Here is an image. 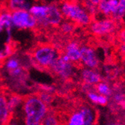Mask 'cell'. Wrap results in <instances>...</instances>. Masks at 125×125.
I'll return each mask as SVG.
<instances>
[{"label":"cell","instance_id":"1","mask_svg":"<svg viewBox=\"0 0 125 125\" xmlns=\"http://www.w3.org/2000/svg\"><path fill=\"white\" fill-rule=\"evenodd\" d=\"M64 53V48L52 41L37 43L26 52L31 64L38 70L47 73L51 64Z\"/></svg>","mask_w":125,"mask_h":125},{"label":"cell","instance_id":"2","mask_svg":"<svg viewBox=\"0 0 125 125\" xmlns=\"http://www.w3.org/2000/svg\"><path fill=\"white\" fill-rule=\"evenodd\" d=\"M58 5L64 20H70L79 26H88L94 17L77 0H59Z\"/></svg>","mask_w":125,"mask_h":125},{"label":"cell","instance_id":"3","mask_svg":"<svg viewBox=\"0 0 125 125\" xmlns=\"http://www.w3.org/2000/svg\"><path fill=\"white\" fill-rule=\"evenodd\" d=\"M24 121L28 125H39L48 112V106L35 94L22 96Z\"/></svg>","mask_w":125,"mask_h":125},{"label":"cell","instance_id":"4","mask_svg":"<svg viewBox=\"0 0 125 125\" xmlns=\"http://www.w3.org/2000/svg\"><path fill=\"white\" fill-rule=\"evenodd\" d=\"M74 67L67 55L64 53L51 64L47 73L63 83L73 82L75 76Z\"/></svg>","mask_w":125,"mask_h":125},{"label":"cell","instance_id":"5","mask_svg":"<svg viewBox=\"0 0 125 125\" xmlns=\"http://www.w3.org/2000/svg\"><path fill=\"white\" fill-rule=\"evenodd\" d=\"M91 33L96 37H106L114 34L117 29V21L112 18L105 17L93 20L88 26Z\"/></svg>","mask_w":125,"mask_h":125},{"label":"cell","instance_id":"6","mask_svg":"<svg viewBox=\"0 0 125 125\" xmlns=\"http://www.w3.org/2000/svg\"><path fill=\"white\" fill-rule=\"evenodd\" d=\"M80 47L81 43L79 40L71 37L64 43V51L73 66L76 68L82 69L83 67L80 62Z\"/></svg>","mask_w":125,"mask_h":125},{"label":"cell","instance_id":"7","mask_svg":"<svg viewBox=\"0 0 125 125\" xmlns=\"http://www.w3.org/2000/svg\"><path fill=\"white\" fill-rule=\"evenodd\" d=\"M80 62L83 67L98 69L100 61L95 49L89 45H81Z\"/></svg>","mask_w":125,"mask_h":125},{"label":"cell","instance_id":"8","mask_svg":"<svg viewBox=\"0 0 125 125\" xmlns=\"http://www.w3.org/2000/svg\"><path fill=\"white\" fill-rule=\"evenodd\" d=\"M12 23L20 29H31L36 26L37 21L32 14H29L27 10H15L11 13Z\"/></svg>","mask_w":125,"mask_h":125},{"label":"cell","instance_id":"9","mask_svg":"<svg viewBox=\"0 0 125 125\" xmlns=\"http://www.w3.org/2000/svg\"><path fill=\"white\" fill-rule=\"evenodd\" d=\"M79 112L83 115L84 125L95 124L97 121V113L96 109L91 105L85 103H74Z\"/></svg>","mask_w":125,"mask_h":125},{"label":"cell","instance_id":"10","mask_svg":"<svg viewBox=\"0 0 125 125\" xmlns=\"http://www.w3.org/2000/svg\"><path fill=\"white\" fill-rule=\"evenodd\" d=\"M14 115L10 113L8 107L7 97L4 88L0 89V124H8L13 119Z\"/></svg>","mask_w":125,"mask_h":125},{"label":"cell","instance_id":"11","mask_svg":"<svg viewBox=\"0 0 125 125\" xmlns=\"http://www.w3.org/2000/svg\"><path fill=\"white\" fill-rule=\"evenodd\" d=\"M81 79L84 84L95 85L100 81H102V76L97 69H92V68H82L81 71Z\"/></svg>","mask_w":125,"mask_h":125},{"label":"cell","instance_id":"12","mask_svg":"<svg viewBox=\"0 0 125 125\" xmlns=\"http://www.w3.org/2000/svg\"><path fill=\"white\" fill-rule=\"evenodd\" d=\"M118 0H101L97 4L98 12L105 17H109L115 12Z\"/></svg>","mask_w":125,"mask_h":125},{"label":"cell","instance_id":"13","mask_svg":"<svg viewBox=\"0 0 125 125\" xmlns=\"http://www.w3.org/2000/svg\"><path fill=\"white\" fill-rule=\"evenodd\" d=\"M41 124L47 125H58L62 124L61 117L58 109H48V112L45 115L41 121Z\"/></svg>","mask_w":125,"mask_h":125},{"label":"cell","instance_id":"14","mask_svg":"<svg viewBox=\"0 0 125 125\" xmlns=\"http://www.w3.org/2000/svg\"><path fill=\"white\" fill-rule=\"evenodd\" d=\"M88 98L95 104H98L100 106H106L107 105L109 102V97H106L104 95H102L99 93H97L95 89L92 90L90 92H87Z\"/></svg>","mask_w":125,"mask_h":125},{"label":"cell","instance_id":"15","mask_svg":"<svg viewBox=\"0 0 125 125\" xmlns=\"http://www.w3.org/2000/svg\"><path fill=\"white\" fill-rule=\"evenodd\" d=\"M35 94L43 102V103L49 106L51 105L53 101L55 99V92H48V91H45V90H41V89H38L36 90V92Z\"/></svg>","mask_w":125,"mask_h":125},{"label":"cell","instance_id":"16","mask_svg":"<svg viewBox=\"0 0 125 125\" xmlns=\"http://www.w3.org/2000/svg\"><path fill=\"white\" fill-rule=\"evenodd\" d=\"M94 89L97 93L108 97H111L113 92V90L110 85L104 81H100V83L96 84L94 85Z\"/></svg>","mask_w":125,"mask_h":125},{"label":"cell","instance_id":"17","mask_svg":"<svg viewBox=\"0 0 125 125\" xmlns=\"http://www.w3.org/2000/svg\"><path fill=\"white\" fill-rule=\"evenodd\" d=\"M12 20H11L10 13L2 12L0 13V31L4 28H6L8 34L10 35V28L12 27Z\"/></svg>","mask_w":125,"mask_h":125},{"label":"cell","instance_id":"18","mask_svg":"<svg viewBox=\"0 0 125 125\" xmlns=\"http://www.w3.org/2000/svg\"><path fill=\"white\" fill-rule=\"evenodd\" d=\"M111 17L117 22L122 20L125 17V0H118L117 8Z\"/></svg>","mask_w":125,"mask_h":125},{"label":"cell","instance_id":"19","mask_svg":"<svg viewBox=\"0 0 125 125\" xmlns=\"http://www.w3.org/2000/svg\"><path fill=\"white\" fill-rule=\"evenodd\" d=\"M120 38L122 43H125V29H123L120 32Z\"/></svg>","mask_w":125,"mask_h":125},{"label":"cell","instance_id":"20","mask_svg":"<svg viewBox=\"0 0 125 125\" xmlns=\"http://www.w3.org/2000/svg\"><path fill=\"white\" fill-rule=\"evenodd\" d=\"M120 51L121 52V54L125 56V43H122L121 47H120Z\"/></svg>","mask_w":125,"mask_h":125},{"label":"cell","instance_id":"21","mask_svg":"<svg viewBox=\"0 0 125 125\" xmlns=\"http://www.w3.org/2000/svg\"><path fill=\"white\" fill-rule=\"evenodd\" d=\"M89 1H91L92 3H94V4H95V5H97L101 0H89Z\"/></svg>","mask_w":125,"mask_h":125}]
</instances>
